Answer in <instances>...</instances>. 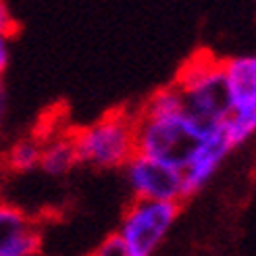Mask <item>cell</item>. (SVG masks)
Instances as JSON below:
<instances>
[{"instance_id":"obj_5","label":"cell","mask_w":256,"mask_h":256,"mask_svg":"<svg viewBox=\"0 0 256 256\" xmlns=\"http://www.w3.org/2000/svg\"><path fill=\"white\" fill-rule=\"evenodd\" d=\"M127 182L132 186L134 198L146 200H184V171L169 167L164 162L134 154L125 164Z\"/></svg>"},{"instance_id":"obj_4","label":"cell","mask_w":256,"mask_h":256,"mask_svg":"<svg viewBox=\"0 0 256 256\" xmlns=\"http://www.w3.org/2000/svg\"><path fill=\"white\" fill-rule=\"evenodd\" d=\"M184 202L134 198L125 208L117 236L121 238L127 256H152L167 238L171 225L179 216Z\"/></svg>"},{"instance_id":"obj_7","label":"cell","mask_w":256,"mask_h":256,"mask_svg":"<svg viewBox=\"0 0 256 256\" xmlns=\"http://www.w3.org/2000/svg\"><path fill=\"white\" fill-rule=\"evenodd\" d=\"M232 150L234 148L229 146L227 138L223 134V125H216L210 132L208 140L204 142V146L198 150V154L184 169V200L198 194L210 182V177L216 173L219 164Z\"/></svg>"},{"instance_id":"obj_15","label":"cell","mask_w":256,"mask_h":256,"mask_svg":"<svg viewBox=\"0 0 256 256\" xmlns=\"http://www.w3.org/2000/svg\"><path fill=\"white\" fill-rule=\"evenodd\" d=\"M8 42H10V36L0 32V80L8 67V56H10V48H8Z\"/></svg>"},{"instance_id":"obj_6","label":"cell","mask_w":256,"mask_h":256,"mask_svg":"<svg viewBox=\"0 0 256 256\" xmlns=\"http://www.w3.org/2000/svg\"><path fill=\"white\" fill-rule=\"evenodd\" d=\"M40 248L38 221L23 208L0 200V256H36Z\"/></svg>"},{"instance_id":"obj_3","label":"cell","mask_w":256,"mask_h":256,"mask_svg":"<svg viewBox=\"0 0 256 256\" xmlns=\"http://www.w3.org/2000/svg\"><path fill=\"white\" fill-rule=\"evenodd\" d=\"M78 164L96 169L125 167L136 154V112L110 110L96 123L71 132Z\"/></svg>"},{"instance_id":"obj_10","label":"cell","mask_w":256,"mask_h":256,"mask_svg":"<svg viewBox=\"0 0 256 256\" xmlns=\"http://www.w3.org/2000/svg\"><path fill=\"white\" fill-rule=\"evenodd\" d=\"M42 142L38 138H25L12 144V148L6 152L4 162L10 171L15 173H28L40 167L42 158Z\"/></svg>"},{"instance_id":"obj_13","label":"cell","mask_w":256,"mask_h":256,"mask_svg":"<svg viewBox=\"0 0 256 256\" xmlns=\"http://www.w3.org/2000/svg\"><path fill=\"white\" fill-rule=\"evenodd\" d=\"M90 256H127V250L123 246L121 238L117 234H112V236H108L104 242H102V244Z\"/></svg>"},{"instance_id":"obj_16","label":"cell","mask_w":256,"mask_h":256,"mask_svg":"<svg viewBox=\"0 0 256 256\" xmlns=\"http://www.w3.org/2000/svg\"><path fill=\"white\" fill-rule=\"evenodd\" d=\"M4 108H6V94H4L2 84H0V119H2V114H4Z\"/></svg>"},{"instance_id":"obj_12","label":"cell","mask_w":256,"mask_h":256,"mask_svg":"<svg viewBox=\"0 0 256 256\" xmlns=\"http://www.w3.org/2000/svg\"><path fill=\"white\" fill-rule=\"evenodd\" d=\"M184 108V100H182V94L175 84L171 86H164L160 90H156L144 104H142V112H173V110H182Z\"/></svg>"},{"instance_id":"obj_8","label":"cell","mask_w":256,"mask_h":256,"mask_svg":"<svg viewBox=\"0 0 256 256\" xmlns=\"http://www.w3.org/2000/svg\"><path fill=\"white\" fill-rule=\"evenodd\" d=\"M232 110L256 106V54L223 58Z\"/></svg>"},{"instance_id":"obj_9","label":"cell","mask_w":256,"mask_h":256,"mask_svg":"<svg viewBox=\"0 0 256 256\" xmlns=\"http://www.w3.org/2000/svg\"><path fill=\"white\" fill-rule=\"evenodd\" d=\"M75 164H78V154H75V146L71 134L58 136L50 140L48 144L42 146V158L40 169L48 175H65L69 173Z\"/></svg>"},{"instance_id":"obj_1","label":"cell","mask_w":256,"mask_h":256,"mask_svg":"<svg viewBox=\"0 0 256 256\" xmlns=\"http://www.w3.org/2000/svg\"><path fill=\"white\" fill-rule=\"evenodd\" d=\"M214 127L194 119L186 108L173 112H136V154L186 169Z\"/></svg>"},{"instance_id":"obj_2","label":"cell","mask_w":256,"mask_h":256,"mask_svg":"<svg viewBox=\"0 0 256 256\" xmlns=\"http://www.w3.org/2000/svg\"><path fill=\"white\" fill-rule=\"evenodd\" d=\"M173 84L182 94L186 112L204 125H221L232 112L223 58H216L208 50L192 54L179 69Z\"/></svg>"},{"instance_id":"obj_11","label":"cell","mask_w":256,"mask_h":256,"mask_svg":"<svg viewBox=\"0 0 256 256\" xmlns=\"http://www.w3.org/2000/svg\"><path fill=\"white\" fill-rule=\"evenodd\" d=\"M223 134L232 148H238L256 134V106L254 108H236L225 117Z\"/></svg>"},{"instance_id":"obj_14","label":"cell","mask_w":256,"mask_h":256,"mask_svg":"<svg viewBox=\"0 0 256 256\" xmlns=\"http://www.w3.org/2000/svg\"><path fill=\"white\" fill-rule=\"evenodd\" d=\"M0 32L10 36V38L17 32L15 17H12V12H10V8H8V4L4 2V0H0Z\"/></svg>"}]
</instances>
